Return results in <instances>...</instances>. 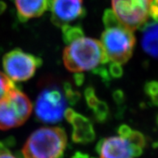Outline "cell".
<instances>
[{
    "instance_id": "1",
    "label": "cell",
    "mask_w": 158,
    "mask_h": 158,
    "mask_svg": "<svg viewBox=\"0 0 158 158\" xmlns=\"http://www.w3.org/2000/svg\"><path fill=\"white\" fill-rule=\"evenodd\" d=\"M63 61L68 70L77 73L94 70L110 60L101 42L83 36L68 44L64 48Z\"/></svg>"
},
{
    "instance_id": "2",
    "label": "cell",
    "mask_w": 158,
    "mask_h": 158,
    "mask_svg": "<svg viewBox=\"0 0 158 158\" xmlns=\"http://www.w3.org/2000/svg\"><path fill=\"white\" fill-rule=\"evenodd\" d=\"M67 135L60 127H43L30 135L23 146V158H62Z\"/></svg>"
},
{
    "instance_id": "3",
    "label": "cell",
    "mask_w": 158,
    "mask_h": 158,
    "mask_svg": "<svg viewBox=\"0 0 158 158\" xmlns=\"http://www.w3.org/2000/svg\"><path fill=\"white\" fill-rule=\"evenodd\" d=\"M100 42L109 60L122 64L128 61L133 54L135 37L133 31L121 24L106 28Z\"/></svg>"
},
{
    "instance_id": "4",
    "label": "cell",
    "mask_w": 158,
    "mask_h": 158,
    "mask_svg": "<svg viewBox=\"0 0 158 158\" xmlns=\"http://www.w3.org/2000/svg\"><path fill=\"white\" fill-rule=\"evenodd\" d=\"M32 110L26 94L18 88L12 89L0 100V130H8L25 123Z\"/></svg>"
},
{
    "instance_id": "5",
    "label": "cell",
    "mask_w": 158,
    "mask_h": 158,
    "mask_svg": "<svg viewBox=\"0 0 158 158\" xmlns=\"http://www.w3.org/2000/svg\"><path fill=\"white\" fill-rule=\"evenodd\" d=\"M152 2L153 0H111V5L119 22L133 31L147 23Z\"/></svg>"
},
{
    "instance_id": "6",
    "label": "cell",
    "mask_w": 158,
    "mask_h": 158,
    "mask_svg": "<svg viewBox=\"0 0 158 158\" xmlns=\"http://www.w3.org/2000/svg\"><path fill=\"white\" fill-rule=\"evenodd\" d=\"M42 63L41 58L19 48L11 50L2 58L5 74L13 81H24L31 78Z\"/></svg>"
},
{
    "instance_id": "7",
    "label": "cell",
    "mask_w": 158,
    "mask_h": 158,
    "mask_svg": "<svg viewBox=\"0 0 158 158\" xmlns=\"http://www.w3.org/2000/svg\"><path fill=\"white\" fill-rule=\"evenodd\" d=\"M66 99L59 88L48 87L42 90L35 104V116L44 123H56L64 117Z\"/></svg>"
},
{
    "instance_id": "8",
    "label": "cell",
    "mask_w": 158,
    "mask_h": 158,
    "mask_svg": "<svg viewBox=\"0 0 158 158\" xmlns=\"http://www.w3.org/2000/svg\"><path fill=\"white\" fill-rule=\"evenodd\" d=\"M50 10L52 22L60 27L85 15L83 0H53Z\"/></svg>"
},
{
    "instance_id": "9",
    "label": "cell",
    "mask_w": 158,
    "mask_h": 158,
    "mask_svg": "<svg viewBox=\"0 0 158 158\" xmlns=\"http://www.w3.org/2000/svg\"><path fill=\"white\" fill-rule=\"evenodd\" d=\"M64 117L73 127L72 139L77 143H91L95 139L94 126L89 118L71 108H66Z\"/></svg>"
},
{
    "instance_id": "10",
    "label": "cell",
    "mask_w": 158,
    "mask_h": 158,
    "mask_svg": "<svg viewBox=\"0 0 158 158\" xmlns=\"http://www.w3.org/2000/svg\"><path fill=\"white\" fill-rule=\"evenodd\" d=\"M100 158H135L131 143L121 136L102 139L97 144Z\"/></svg>"
},
{
    "instance_id": "11",
    "label": "cell",
    "mask_w": 158,
    "mask_h": 158,
    "mask_svg": "<svg viewBox=\"0 0 158 158\" xmlns=\"http://www.w3.org/2000/svg\"><path fill=\"white\" fill-rule=\"evenodd\" d=\"M14 2L18 18L22 22L40 16L48 10L47 0H14Z\"/></svg>"
},
{
    "instance_id": "12",
    "label": "cell",
    "mask_w": 158,
    "mask_h": 158,
    "mask_svg": "<svg viewBox=\"0 0 158 158\" xmlns=\"http://www.w3.org/2000/svg\"><path fill=\"white\" fill-rule=\"evenodd\" d=\"M143 31L141 45L147 54L158 58V23L147 22L140 28Z\"/></svg>"
},
{
    "instance_id": "13",
    "label": "cell",
    "mask_w": 158,
    "mask_h": 158,
    "mask_svg": "<svg viewBox=\"0 0 158 158\" xmlns=\"http://www.w3.org/2000/svg\"><path fill=\"white\" fill-rule=\"evenodd\" d=\"M61 31L63 40L67 44H69L76 40L84 36V31L80 26H72L70 24L64 25L61 27Z\"/></svg>"
},
{
    "instance_id": "14",
    "label": "cell",
    "mask_w": 158,
    "mask_h": 158,
    "mask_svg": "<svg viewBox=\"0 0 158 158\" xmlns=\"http://www.w3.org/2000/svg\"><path fill=\"white\" fill-rule=\"evenodd\" d=\"M15 82L10 80L5 73L0 72V100L5 98L10 91L15 89Z\"/></svg>"
},
{
    "instance_id": "15",
    "label": "cell",
    "mask_w": 158,
    "mask_h": 158,
    "mask_svg": "<svg viewBox=\"0 0 158 158\" xmlns=\"http://www.w3.org/2000/svg\"><path fill=\"white\" fill-rule=\"evenodd\" d=\"M95 118L99 123H103L107 119L109 114L108 106L103 101H100L96 105V106L93 109Z\"/></svg>"
},
{
    "instance_id": "16",
    "label": "cell",
    "mask_w": 158,
    "mask_h": 158,
    "mask_svg": "<svg viewBox=\"0 0 158 158\" xmlns=\"http://www.w3.org/2000/svg\"><path fill=\"white\" fill-rule=\"evenodd\" d=\"M102 20H103V24L106 28L116 27V26L122 24L119 22V20L117 19V17L115 16L114 13L113 12V10H110V9H107V10H105V12L103 14V17H102Z\"/></svg>"
},
{
    "instance_id": "17",
    "label": "cell",
    "mask_w": 158,
    "mask_h": 158,
    "mask_svg": "<svg viewBox=\"0 0 158 158\" xmlns=\"http://www.w3.org/2000/svg\"><path fill=\"white\" fill-rule=\"evenodd\" d=\"M64 94L67 101L70 105H75L81 98V94L77 91H74L69 83H64Z\"/></svg>"
},
{
    "instance_id": "18",
    "label": "cell",
    "mask_w": 158,
    "mask_h": 158,
    "mask_svg": "<svg viewBox=\"0 0 158 158\" xmlns=\"http://www.w3.org/2000/svg\"><path fill=\"white\" fill-rule=\"evenodd\" d=\"M127 139L131 143V145L138 146L140 148H143L146 145V139L144 135L138 131H131V134L129 135Z\"/></svg>"
},
{
    "instance_id": "19",
    "label": "cell",
    "mask_w": 158,
    "mask_h": 158,
    "mask_svg": "<svg viewBox=\"0 0 158 158\" xmlns=\"http://www.w3.org/2000/svg\"><path fill=\"white\" fill-rule=\"evenodd\" d=\"M85 98L89 108L94 109L99 102V99L96 96L95 91L92 87H87L85 90Z\"/></svg>"
},
{
    "instance_id": "20",
    "label": "cell",
    "mask_w": 158,
    "mask_h": 158,
    "mask_svg": "<svg viewBox=\"0 0 158 158\" xmlns=\"http://www.w3.org/2000/svg\"><path fill=\"white\" fill-rule=\"evenodd\" d=\"M109 74H110L114 78H120L123 76V68L120 64L115 62H111L109 66Z\"/></svg>"
},
{
    "instance_id": "21",
    "label": "cell",
    "mask_w": 158,
    "mask_h": 158,
    "mask_svg": "<svg viewBox=\"0 0 158 158\" xmlns=\"http://www.w3.org/2000/svg\"><path fill=\"white\" fill-rule=\"evenodd\" d=\"M144 92L148 96L154 95L158 93V81H148L144 85Z\"/></svg>"
},
{
    "instance_id": "22",
    "label": "cell",
    "mask_w": 158,
    "mask_h": 158,
    "mask_svg": "<svg viewBox=\"0 0 158 158\" xmlns=\"http://www.w3.org/2000/svg\"><path fill=\"white\" fill-rule=\"evenodd\" d=\"M0 158H23V156H17V155L13 154L8 149L4 142L0 141Z\"/></svg>"
},
{
    "instance_id": "23",
    "label": "cell",
    "mask_w": 158,
    "mask_h": 158,
    "mask_svg": "<svg viewBox=\"0 0 158 158\" xmlns=\"http://www.w3.org/2000/svg\"><path fill=\"white\" fill-rule=\"evenodd\" d=\"M131 131H132V130H131V127H129V126L123 124V125H121L120 127H118V132L119 136L125 138V139H127V138L129 136V135L131 134Z\"/></svg>"
},
{
    "instance_id": "24",
    "label": "cell",
    "mask_w": 158,
    "mask_h": 158,
    "mask_svg": "<svg viewBox=\"0 0 158 158\" xmlns=\"http://www.w3.org/2000/svg\"><path fill=\"white\" fill-rule=\"evenodd\" d=\"M149 15L152 17L156 23H158V5L155 4L153 2L150 6Z\"/></svg>"
},
{
    "instance_id": "25",
    "label": "cell",
    "mask_w": 158,
    "mask_h": 158,
    "mask_svg": "<svg viewBox=\"0 0 158 158\" xmlns=\"http://www.w3.org/2000/svg\"><path fill=\"white\" fill-rule=\"evenodd\" d=\"M113 97H114V100L117 103H121L123 102V99H124V95H123V93L121 90H116V91L114 92V94H113Z\"/></svg>"
},
{
    "instance_id": "26",
    "label": "cell",
    "mask_w": 158,
    "mask_h": 158,
    "mask_svg": "<svg viewBox=\"0 0 158 158\" xmlns=\"http://www.w3.org/2000/svg\"><path fill=\"white\" fill-rule=\"evenodd\" d=\"M74 81L77 85H81L84 81V74L81 73H77L74 75Z\"/></svg>"
},
{
    "instance_id": "27",
    "label": "cell",
    "mask_w": 158,
    "mask_h": 158,
    "mask_svg": "<svg viewBox=\"0 0 158 158\" xmlns=\"http://www.w3.org/2000/svg\"><path fill=\"white\" fill-rule=\"evenodd\" d=\"M150 98H151L152 103L153 104V105H155V106H158V93L156 94H154V95L151 96Z\"/></svg>"
},
{
    "instance_id": "28",
    "label": "cell",
    "mask_w": 158,
    "mask_h": 158,
    "mask_svg": "<svg viewBox=\"0 0 158 158\" xmlns=\"http://www.w3.org/2000/svg\"><path fill=\"white\" fill-rule=\"evenodd\" d=\"M6 3L0 0V15L4 12V10H6Z\"/></svg>"
},
{
    "instance_id": "29",
    "label": "cell",
    "mask_w": 158,
    "mask_h": 158,
    "mask_svg": "<svg viewBox=\"0 0 158 158\" xmlns=\"http://www.w3.org/2000/svg\"><path fill=\"white\" fill-rule=\"evenodd\" d=\"M52 1H53V0H47V2H48V10L51 9V6H52Z\"/></svg>"
},
{
    "instance_id": "30",
    "label": "cell",
    "mask_w": 158,
    "mask_h": 158,
    "mask_svg": "<svg viewBox=\"0 0 158 158\" xmlns=\"http://www.w3.org/2000/svg\"><path fill=\"white\" fill-rule=\"evenodd\" d=\"M152 147L154 148H158V140L156 142H155V143H152Z\"/></svg>"
},
{
    "instance_id": "31",
    "label": "cell",
    "mask_w": 158,
    "mask_h": 158,
    "mask_svg": "<svg viewBox=\"0 0 158 158\" xmlns=\"http://www.w3.org/2000/svg\"><path fill=\"white\" fill-rule=\"evenodd\" d=\"M153 2L155 3V4L158 5V0H153Z\"/></svg>"
},
{
    "instance_id": "32",
    "label": "cell",
    "mask_w": 158,
    "mask_h": 158,
    "mask_svg": "<svg viewBox=\"0 0 158 158\" xmlns=\"http://www.w3.org/2000/svg\"><path fill=\"white\" fill-rule=\"evenodd\" d=\"M156 123H157V125H158V115L156 116Z\"/></svg>"
}]
</instances>
